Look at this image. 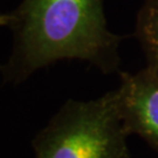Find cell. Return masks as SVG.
Instances as JSON below:
<instances>
[{"instance_id": "6da1fadb", "label": "cell", "mask_w": 158, "mask_h": 158, "mask_svg": "<svg viewBox=\"0 0 158 158\" xmlns=\"http://www.w3.org/2000/svg\"><path fill=\"white\" fill-rule=\"evenodd\" d=\"M7 27L13 49L0 67L7 83L20 85L61 60L85 61L104 74L119 67L121 36L108 28L104 0H23Z\"/></svg>"}, {"instance_id": "7a4b0ae2", "label": "cell", "mask_w": 158, "mask_h": 158, "mask_svg": "<svg viewBox=\"0 0 158 158\" xmlns=\"http://www.w3.org/2000/svg\"><path fill=\"white\" fill-rule=\"evenodd\" d=\"M114 89L89 101L68 100L32 141L34 158H130Z\"/></svg>"}, {"instance_id": "3957f363", "label": "cell", "mask_w": 158, "mask_h": 158, "mask_svg": "<svg viewBox=\"0 0 158 158\" xmlns=\"http://www.w3.org/2000/svg\"><path fill=\"white\" fill-rule=\"evenodd\" d=\"M116 88L119 111L129 135H137L158 151V75L148 67L122 72Z\"/></svg>"}, {"instance_id": "277c9868", "label": "cell", "mask_w": 158, "mask_h": 158, "mask_svg": "<svg viewBox=\"0 0 158 158\" xmlns=\"http://www.w3.org/2000/svg\"><path fill=\"white\" fill-rule=\"evenodd\" d=\"M136 36L147 57V67L158 75V0H145L137 14Z\"/></svg>"}, {"instance_id": "5b68a950", "label": "cell", "mask_w": 158, "mask_h": 158, "mask_svg": "<svg viewBox=\"0 0 158 158\" xmlns=\"http://www.w3.org/2000/svg\"><path fill=\"white\" fill-rule=\"evenodd\" d=\"M10 23V13H2L0 11V27L8 26Z\"/></svg>"}]
</instances>
